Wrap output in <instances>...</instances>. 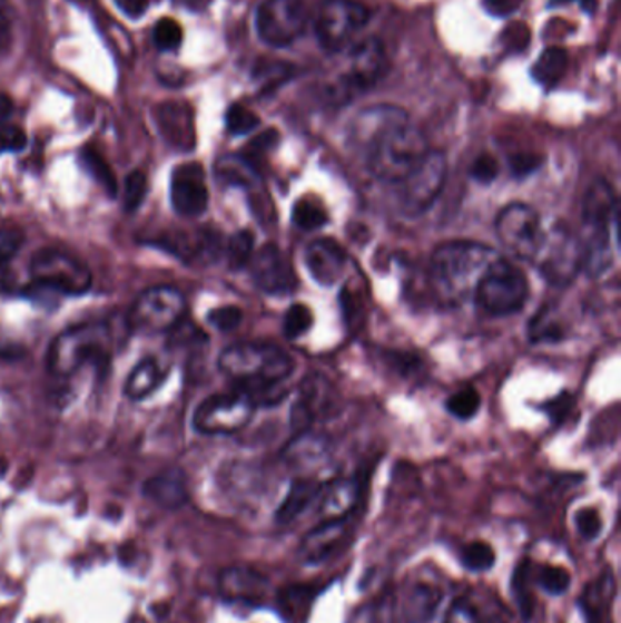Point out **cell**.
Wrapping results in <instances>:
<instances>
[{"label": "cell", "instance_id": "6da1fadb", "mask_svg": "<svg viewBox=\"0 0 621 623\" xmlns=\"http://www.w3.org/2000/svg\"><path fill=\"white\" fill-rule=\"evenodd\" d=\"M219 369L254 407H268L285 396L283 383L294 372V359L276 344L239 343L220 354Z\"/></svg>", "mask_w": 621, "mask_h": 623}, {"label": "cell", "instance_id": "7a4b0ae2", "mask_svg": "<svg viewBox=\"0 0 621 623\" xmlns=\"http://www.w3.org/2000/svg\"><path fill=\"white\" fill-rule=\"evenodd\" d=\"M500 257L491 246L451 241L437 246L431 260L434 294L446 306H460L476 294L477 284Z\"/></svg>", "mask_w": 621, "mask_h": 623}, {"label": "cell", "instance_id": "3957f363", "mask_svg": "<svg viewBox=\"0 0 621 623\" xmlns=\"http://www.w3.org/2000/svg\"><path fill=\"white\" fill-rule=\"evenodd\" d=\"M617 194L607 181L598 179L586 189L581 205V230L578 243L581 250V269L591 278H600L614 261L617 237Z\"/></svg>", "mask_w": 621, "mask_h": 623}, {"label": "cell", "instance_id": "277c9868", "mask_svg": "<svg viewBox=\"0 0 621 623\" xmlns=\"http://www.w3.org/2000/svg\"><path fill=\"white\" fill-rule=\"evenodd\" d=\"M428 152L431 148L425 135L408 120L381 135L363 157L374 177L388 183H401L425 159Z\"/></svg>", "mask_w": 621, "mask_h": 623}, {"label": "cell", "instance_id": "5b68a950", "mask_svg": "<svg viewBox=\"0 0 621 623\" xmlns=\"http://www.w3.org/2000/svg\"><path fill=\"white\" fill-rule=\"evenodd\" d=\"M110 359V338L102 324H85L60 334L48 352V369L56 376H71L85 367L99 369Z\"/></svg>", "mask_w": 621, "mask_h": 623}, {"label": "cell", "instance_id": "8992f818", "mask_svg": "<svg viewBox=\"0 0 621 623\" xmlns=\"http://www.w3.org/2000/svg\"><path fill=\"white\" fill-rule=\"evenodd\" d=\"M474 300L489 315L516 314L529 300V281L521 270L500 255L477 284Z\"/></svg>", "mask_w": 621, "mask_h": 623}, {"label": "cell", "instance_id": "52a82bcc", "mask_svg": "<svg viewBox=\"0 0 621 623\" xmlns=\"http://www.w3.org/2000/svg\"><path fill=\"white\" fill-rule=\"evenodd\" d=\"M371 11L357 0H323L314 19V33L328 53L345 51L368 25Z\"/></svg>", "mask_w": 621, "mask_h": 623}, {"label": "cell", "instance_id": "ba28073f", "mask_svg": "<svg viewBox=\"0 0 621 623\" xmlns=\"http://www.w3.org/2000/svg\"><path fill=\"white\" fill-rule=\"evenodd\" d=\"M31 286L60 295H80L91 286L90 270L59 250H40L30 265Z\"/></svg>", "mask_w": 621, "mask_h": 623}, {"label": "cell", "instance_id": "9c48e42d", "mask_svg": "<svg viewBox=\"0 0 621 623\" xmlns=\"http://www.w3.org/2000/svg\"><path fill=\"white\" fill-rule=\"evenodd\" d=\"M532 263L540 270L541 278L552 286L563 289L576 280L581 270V250L578 235L565 225H554L543 232L540 249Z\"/></svg>", "mask_w": 621, "mask_h": 623}, {"label": "cell", "instance_id": "30bf717a", "mask_svg": "<svg viewBox=\"0 0 621 623\" xmlns=\"http://www.w3.org/2000/svg\"><path fill=\"white\" fill-rule=\"evenodd\" d=\"M308 11L305 0H263L256 10V31L260 42L283 50L305 33Z\"/></svg>", "mask_w": 621, "mask_h": 623}, {"label": "cell", "instance_id": "8fae6325", "mask_svg": "<svg viewBox=\"0 0 621 623\" xmlns=\"http://www.w3.org/2000/svg\"><path fill=\"white\" fill-rule=\"evenodd\" d=\"M445 181V154L428 152L425 159L400 183V205L403 214L420 217L428 212L443 192Z\"/></svg>", "mask_w": 621, "mask_h": 623}, {"label": "cell", "instance_id": "7c38bea8", "mask_svg": "<svg viewBox=\"0 0 621 623\" xmlns=\"http://www.w3.org/2000/svg\"><path fill=\"white\" fill-rule=\"evenodd\" d=\"M186 300L171 286H154L137 298L131 306L130 327L137 332L160 334L179 327L185 320Z\"/></svg>", "mask_w": 621, "mask_h": 623}, {"label": "cell", "instance_id": "4fadbf2b", "mask_svg": "<svg viewBox=\"0 0 621 623\" xmlns=\"http://www.w3.org/2000/svg\"><path fill=\"white\" fill-rule=\"evenodd\" d=\"M494 228L501 246L521 261L534 260L545 232L536 210L523 203H512L501 210Z\"/></svg>", "mask_w": 621, "mask_h": 623}, {"label": "cell", "instance_id": "5bb4252c", "mask_svg": "<svg viewBox=\"0 0 621 623\" xmlns=\"http://www.w3.org/2000/svg\"><path fill=\"white\" fill-rule=\"evenodd\" d=\"M254 403L243 392L217 395L205 399L194 415V429L200 435H234L250 424Z\"/></svg>", "mask_w": 621, "mask_h": 623}, {"label": "cell", "instance_id": "9a60e30c", "mask_svg": "<svg viewBox=\"0 0 621 623\" xmlns=\"http://www.w3.org/2000/svg\"><path fill=\"white\" fill-rule=\"evenodd\" d=\"M388 74L385 46L376 37L354 46L348 56V68L341 77V90L346 95L365 94L379 85Z\"/></svg>", "mask_w": 621, "mask_h": 623}, {"label": "cell", "instance_id": "2e32d148", "mask_svg": "<svg viewBox=\"0 0 621 623\" xmlns=\"http://www.w3.org/2000/svg\"><path fill=\"white\" fill-rule=\"evenodd\" d=\"M248 266H250L252 280L265 294L285 295L296 290L297 278L294 266L288 255L277 245L268 243L260 246L252 255Z\"/></svg>", "mask_w": 621, "mask_h": 623}, {"label": "cell", "instance_id": "e0dca14e", "mask_svg": "<svg viewBox=\"0 0 621 623\" xmlns=\"http://www.w3.org/2000/svg\"><path fill=\"white\" fill-rule=\"evenodd\" d=\"M170 197L177 214L185 217H199L205 214L210 195L206 186L205 171L199 163L177 166L171 174Z\"/></svg>", "mask_w": 621, "mask_h": 623}, {"label": "cell", "instance_id": "ac0fdd59", "mask_svg": "<svg viewBox=\"0 0 621 623\" xmlns=\"http://www.w3.org/2000/svg\"><path fill=\"white\" fill-rule=\"evenodd\" d=\"M408 120H411L408 114L400 106H368L356 115V119L352 120L348 143L361 154H365L381 135H385L396 126L405 125Z\"/></svg>", "mask_w": 621, "mask_h": 623}, {"label": "cell", "instance_id": "d6986e66", "mask_svg": "<svg viewBox=\"0 0 621 623\" xmlns=\"http://www.w3.org/2000/svg\"><path fill=\"white\" fill-rule=\"evenodd\" d=\"M219 588L226 602L248 607H260L270 598V580L248 567L226 568L220 574Z\"/></svg>", "mask_w": 621, "mask_h": 623}, {"label": "cell", "instance_id": "ffe728a7", "mask_svg": "<svg viewBox=\"0 0 621 623\" xmlns=\"http://www.w3.org/2000/svg\"><path fill=\"white\" fill-rule=\"evenodd\" d=\"M305 263L312 280L332 286L345 278L348 255L337 241L317 240L306 249Z\"/></svg>", "mask_w": 621, "mask_h": 623}, {"label": "cell", "instance_id": "44dd1931", "mask_svg": "<svg viewBox=\"0 0 621 623\" xmlns=\"http://www.w3.org/2000/svg\"><path fill=\"white\" fill-rule=\"evenodd\" d=\"M346 522L325 519L319 527L305 534L299 545V556L305 564H321L331 558V554L345 542Z\"/></svg>", "mask_w": 621, "mask_h": 623}, {"label": "cell", "instance_id": "7402d4cb", "mask_svg": "<svg viewBox=\"0 0 621 623\" xmlns=\"http://www.w3.org/2000/svg\"><path fill=\"white\" fill-rule=\"evenodd\" d=\"M156 120L160 135L168 145L183 152L194 148V123L188 106L179 103L157 106Z\"/></svg>", "mask_w": 621, "mask_h": 623}, {"label": "cell", "instance_id": "603a6c76", "mask_svg": "<svg viewBox=\"0 0 621 623\" xmlns=\"http://www.w3.org/2000/svg\"><path fill=\"white\" fill-rule=\"evenodd\" d=\"M283 456L297 469H317L331 456V441L325 436L303 430L286 445Z\"/></svg>", "mask_w": 621, "mask_h": 623}, {"label": "cell", "instance_id": "cb8c5ba5", "mask_svg": "<svg viewBox=\"0 0 621 623\" xmlns=\"http://www.w3.org/2000/svg\"><path fill=\"white\" fill-rule=\"evenodd\" d=\"M321 516L325 519L346 518L359 499V484L354 478L334 479L321 489Z\"/></svg>", "mask_w": 621, "mask_h": 623}, {"label": "cell", "instance_id": "d4e9b609", "mask_svg": "<svg viewBox=\"0 0 621 623\" xmlns=\"http://www.w3.org/2000/svg\"><path fill=\"white\" fill-rule=\"evenodd\" d=\"M145 496L165 509H179L188 502L186 476L180 470H166L148 479L145 484Z\"/></svg>", "mask_w": 621, "mask_h": 623}, {"label": "cell", "instance_id": "484cf974", "mask_svg": "<svg viewBox=\"0 0 621 623\" xmlns=\"http://www.w3.org/2000/svg\"><path fill=\"white\" fill-rule=\"evenodd\" d=\"M443 600V591L436 584L420 582L412 585L403 602V619L406 623H428L434 619Z\"/></svg>", "mask_w": 621, "mask_h": 623}, {"label": "cell", "instance_id": "4316f807", "mask_svg": "<svg viewBox=\"0 0 621 623\" xmlns=\"http://www.w3.org/2000/svg\"><path fill=\"white\" fill-rule=\"evenodd\" d=\"M316 588L308 585H288L276 596L277 611L285 623H306L316 602Z\"/></svg>", "mask_w": 621, "mask_h": 623}, {"label": "cell", "instance_id": "83f0119b", "mask_svg": "<svg viewBox=\"0 0 621 623\" xmlns=\"http://www.w3.org/2000/svg\"><path fill=\"white\" fill-rule=\"evenodd\" d=\"M321 489H323V487L317 484L316 479H296V481L290 485V489H288L285 499H283L279 507H277V524H292L299 514L305 513V510L310 507L312 502L319 496Z\"/></svg>", "mask_w": 621, "mask_h": 623}, {"label": "cell", "instance_id": "f1b7e54d", "mask_svg": "<svg viewBox=\"0 0 621 623\" xmlns=\"http://www.w3.org/2000/svg\"><path fill=\"white\" fill-rule=\"evenodd\" d=\"M614 593H617V582H614L611 571H605L597 582H592L583 591L578 605H580L585 623H601L603 609L609 607Z\"/></svg>", "mask_w": 621, "mask_h": 623}, {"label": "cell", "instance_id": "f546056e", "mask_svg": "<svg viewBox=\"0 0 621 623\" xmlns=\"http://www.w3.org/2000/svg\"><path fill=\"white\" fill-rule=\"evenodd\" d=\"M162 379L165 374L156 359H142L126 379L125 395L134 401H140L150 396Z\"/></svg>", "mask_w": 621, "mask_h": 623}, {"label": "cell", "instance_id": "4dcf8cb0", "mask_svg": "<svg viewBox=\"0 0 621 623\" xmlns=\"http://www.w3.org/2000/svg\"><path fill=\"white\" fill-rule=\"evenodd\" d=\"M566 65H569V56L563 48L552 46L541 53L536 65L532 66V77L538 85L552 88L560 82L561 77L565 76Z\"/></svg>", "mask_w": 621, "mask_h": 623}, {"label": "cell", "instance_id": "1f68e13d", "mask_svg": "<svg viewBox=\"0 0 621 623\" xmlns=\"http://www.w3.org/2000/svg\"><path fill=\"white\" fill-rule=\"evenodd\" d=\"M216 171L219 179L230 185L250 186L257 181L256 165L245 155H226L217 163Z\"/></svg>", "mask_w": 621, "mask_h": 623}, {"label": "cell", "instance_id": "d6a6232c", "mask_svg": "<svg viewBox=\"0 0 621 623\" xmlns=\"http://www.w3.org/2000/svg\"><path fill=\"white\" fill-rule=\"evenodd\" d=\"M80 160H82L86 172L102 186L106 194L110 195V197H116L117 192H119V185H117L116 174L111 171L110 165L106 163L105 157L96 148L86 146L82 154H80Z\"/></svg>", "mask_w": 621, "mask_h": 623}, {"label": "cell", "instance_id": "836d02e7", "mask_svg": "<svg viewBox=\"0 0 621 623\" xmlns=\"http://www.w3.org/2000/svg\"><path fill=\"white\" fill-rule=\"evenodd\" d=\"M529 338L532 343H556L563 338V324L551 310H540L529 324Z\"/></svg>", "mask_w": 621, "mask_h": 623}, {"label": "cell", "instance_id": "e575fe53", "mask_svg": "<svg viewBox=\"0 0 621 623\" xmlns=\"http://www.w3.org/2000/svg\"><path fill=\"white\" fill-rule=\"evenodd\" d=\"M461 564L472 573H485L496 564V553L485 542H472L461 548Z\"/></svg>", "mask_w": 621, "mask_h": 623}, {"label": "cell", "instance_id": "d590c367", "mask_svg": "<svg viewBox=\"0 0 621 623\" xmlns=\"http://www.w3.org/2000/svg\"><path fill=\"white\" fill-rule=\"evenodd\" d=\"M254 234L248 230H239L237 234L231 235L226 246V260L231 270H239L248 266L252 255H254Z\"/></svg>", "mask_w": 621, "mask_h": 623}, {"label": "cell", "instance_id": "8d00e7d4", "mask_svg": "<svg viewBox=\"0 0 621 623\" xmlns=\"http://www.w3.org/2000/svg\"><path fill=\"white\" fill-rule=\"evenodd\" d=\"M292 221L299 226L300 230H317L323 228L328 221V214H326L323 206L317 205L316 201L312 199H300L297 201L292 210Z\"/></svg>", "mask_w": 621, "mask_h": 623}, {"label": "cell", "instance_id": "74e56055", "mask_svg": "<svg viewBox=\"0 0 621 623\" xmlns=\"http://www.w3.org/2000/svg\"><path fill=\"white\" fill-rule=\"evenodd\" d=\"M296 76V66L288 62H265L256 68V77L265 90H276L283 82H288Z\"/></svg>", "mask_w": 621, "mask_h": 623}, {"label": "cell", "instance_id": "f35d334b", "mask_svg": "<svg viewBox=\"0 0 621 623\" xmlns=\"http://www.w3.org/2000/svg\"><path fill=\"white\" fill-rule=\"evenodd\" d=\"M571 573L560 565H545L538 571V585L551 596H561L571 588Z\"/></svg>", "mask_w": 621, "mask_h": 623}, {"label": "cell", "instance_id": "ab89813d", "mask_svg": "<svg viewBox=\"0 0 621 623\" xmlns=\"http://www.w3.org/2000/svg\"><path fill=\"white\" fill-rule=\"evenodd\" d=\"M314 324V314L305 304H292L286 310L285 323H283V332L288 340H297L300 335H305Z\"/></svg>", "mask_w": 621, "mask_h": 623}, {"label": "cell", "instance_id": "60d3db41", "mask_svg": "<svg viewBox=\"0 0 621 623\" xmlns=\"http://www.w3.org/2000/svg\"><path fill=\"white\" fill-rule=\"evenodd\" d=\"M481 407L480 392L474 389L457 390L446 399V410L457 419H471Z\"/></svg>", "mask_w": 621, "mask_h": 623}, {"label": "cell", "instance_id": "b9f144b4", "mask_svg": "<svg viewBox=\"0 0 621 623\" xmlns=\"http://www.w3.org/2000/svg\"><path fill=\"white\" fill-rule=\"evenodd\" d=\"M154 42L160 51H176L183 45V28L177 20L165 17L154 26Z\"/></svg>", "mask_w": 621, "mask_h": 623}, {"label": "cell", "instance_id": "7bdbcfd3", "mask_svg": "<svg viewBox=\"0 0 621 623\" xmlns=\"http://www.w3.org/2000/svg\"><path fill=\"white\" fill-rule=\"evenodd\" d=\"M226 130L231 135H248L259 126V117L243 105H231L226 111Z\"/></svg>", "mask_w": 621, "mask_h": 623}, {"label": "cell", "instance_id": "ee69618b", "mask_svg": "<svg viewBox=\"0 0 621 623\" xmlns=\"http://www.w3.org/2000/svg\"><path fill=\"white\" fill-rule=\"evenodd\" d=\"M529 580H531V568H529V562H523V564L518 565L514 578H512V591H514V598H516L520 613L523 614L525 620L531 619L532 614V596L531 591H529Z\"/></svg>", "mask_w": 621, "mask_h": 623}, {"label": "cell", "instance_id": "f6af8a7d", "mask_svg": "<svg viewBox=\"0 0 621 623\" xmlns=\"http://www.w3.org/2000/svg\"><path fill=\"white\" fill-rule=\"evenodd\" d=\"M146 192H148V181L142 172H131L126 177L125 183V208L126 212H136L142 201H145Z\"/></svg>", "mask_w": 621, "mask_h": 623}, {"label": "cell", "instance_id": "bcb514c9", "mask_svg": "<svg viewBox=\"0 0 621 623\" xmlns=\"http://www.w3.org/2000/svg\"><path fill=\"white\" fill-rule=\"evenodd\" d=\"M240 321H243V310H240L239 306H234V304L219 306V309H214L210 314H208V323H210L214 329L220 330V332L236 330Z\"/></svg>", "mask_w": 621, "mask_h": 623}, {"label": "cell", "instance_id": "7dc6e473", "mask_svg": "<svg viewBox=\"0 0 621 623\" xmlns=\"http://www.w3.org/2000/svg\"><path fill=\"white\" fill-rule=\"evenodd\" d=\"M601 529H603V519H601V514L597 509L585 507L576 514V530L581 538L592 542L600 536Z\"/></svg>", "mask_w": 621, "mask_h": 623}, {"label": "cell", "instance_id": "c3c4849f", "mask_svg": "<svg viewBox=\"0 0 621 623\" xmlns=\"http://www.w3.org/2000/svg\"><path fill=\"white\" fill-rule=\"evenodd\" d=\"M500 174V165L492 155H480L471 166L472 179L480 183V185H491L492 181L496 179Z\"/></svg>", "mask_w": 621, "mask_h": 623}, {"label": "cell", "instance_id": "681fc988", "mask_svg": "<svg viewBox=\"0 0 621 623\" xmlns=\"http://www.w3.org/2000/svg\"><path fill=\"white\" fill-rule=\"evenodd\" d=\"M392 602L391 600H379L374 604L361 607L356 614L354 623H391Z\"/></svg>", "mask_w": 621, "mask_h": 623}, {"label": "cell", "instance_id": "f907efd6", "mask_svg": "<svg viewBox=\"0 0 621 623\" xmlns=\"http://www.w3.org/2000/svg\"><path fill=\"white\" fill-rule=\"evenodd\" d=\"M443 623H483L477 609L466 598H457L446 611Z\"/></svg>", "mask_w": 621, "mask_h": 623}, {"label": "cell", "instance_id": "816d5d0a", "mask_svg": "<svg viewBox=\"0 0 621 623\" xmlns=\"http://www.w3.org/2000/svg\"><path fill=\"white\" fill-rule=\"evenodd\" d=\"M28 146L24 130L16 125H0V152H22Z\"/></svg>", "mask_w": 621, "mask_h": 623}, {"label": "cell", "instance_id": "f5cc1de1", "mask_svg": "<svg viewBox=\"0 0 621 623\" xmlns=\"http://www.w3.org/2000/svg\"><path fill=\"white\" fill-rule=\"evenodd\" d=\"M572 407H574V398L571 395H560L545 405V412L551 416L554 424H560L571 415Z\"/></svg>", "mask_w": 621, "mask_h": 623}, {"label": "cell", "instance_id": "db71d44e", "mask_svg": "<svg viewBox=\"0 0 621 623\" xmlns=\"http://www.w3.org/2000/svg\"><path fill=\"white\" fill-rule=\"evenodd\" d=\"M541 166V157L534 154H518L511 159V171L516 177H526Z\"/></svg>", "mask_w": 621, "mask_h": 623}, {"label": "cell", "instance_id": "11a10c76", "mask_svg": "<svg viewBox=\"0 0 621 623\" xmlns=\"http://www.w3.org/2000/svg\"><path fill=\"white\" fill-rule=\"evenodd\" d=\"M20 243L22 240H20L19 232H0V266L16 255Z\"/></svg>", "mask_w": 621, "mask_h": 623}, {"label": "cell", "instance_id": "9f6ffc18", "mask_svg": "<svg viewBox=\"0 0 621 623\" xmlns=\"http://www.w3.org/2000/svg\"><path fill=\"white\" fill-rule=\"evenodd\" d=\"M116 6L128 19H140L148 10L150 0H116Z\"/></svg>", "mask_w": 621, "mask_h": 623}, {"label": "cell", "instance_id": "6f0895ef", "mask_svg": "<svg viewBox=\"0 0 621 623\" xmlns=\"http://www.w3.org/2000/svg\"><path fill=\"white\" fill-rule=\"evenodd\" d=\"M11 26L8 11L4 10V0H0V50L10 45Z\"/></svg>", "mask_w": 621, "mask_h": 623}, {"label": "cell", "instance_id": "680465c9", "mask_svg": "<svg viewBox=\"0 0 621 623\" xmlns=\"http://www.w3.org/2000/svg\"><path fill=\"white\" fill-rule=\"evenodd\" d=\"M13 110H16V106H13L10 95L0 94V125L10 119Z\"/></svg>", "mask_w": 621, "mask_h": 623}, {"label": "cell", "instance_id": "91938a15", "mask_svg": "<svg viewBox=\"0 0 621 623\" xmlns=\"http://www.w3.org/2000/svg\"><path fill=\"white\" fill-rule=\"evenodd\" d=\"M581 10L592 16V13H597L598 10V0H580Z\"/></svg>", "mask_w": 621, "mask_h": 623}, {"label": "cell", "instance_id": "94428289", "mask_svg": "<svg viewBox=\"0 0 621 623\" xmlns=\"http://www.w3.org/2000/svg\"><path fill=\"white\" fill-rule=\"evenodd\" d=\"M572 0H551V8H556V6L569 4Z\"/></svg>", "mask_w": 621, "mask_h": 623}]
</instances>
